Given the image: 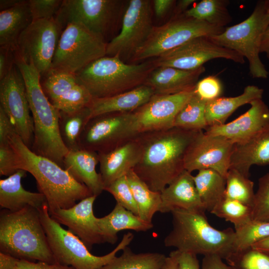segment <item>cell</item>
Here are the masks:
<instances>
[{
	"label": "cell",
	"mask_w": 269,
	"mask_h": 269,
	"mask_svg": "<svg viewBox=\"0 0 269 269\" xmlns=\"http://www.w3.org/2000/svg\"><path fill=\"white\" fill-rule=\"evenodd\" d=\"M226 261L235 269H269V254L251 247L235 252Z\"/></svg>",
	"instance_id": "obj_41"
},
{
	"label": "cell",
	"mask_w": 269,
	"mask_h": 269,
	"mask_svg": "<svg viewBox=\"0 0 269 269\" xmlns=\"http://www.w3.org/2000/svg\"><path fill=\"white\" fill-rule=\"evenodd\" d=\"M251 247L269 254V237L255 243Z\"/></svg>",
	"instance_id": "obj_56"
},
{
	"label": "cell",
	"mask_w": 269,
	"mask_h": 269,
	"mask_svg": "<svg viewBox=\"0 0 269 269\" xmlns=\"http://www.w3.org/2000/svg\"><path fill=\"white\" fill-rule=\"evenodd\" d=\"M15 64V51L0 47V80L8 74Z\"/></svg>",
	"instance_id": "obj_49"
},
{
	"label": "cell",
	"mask_w": 269,
	"mask_h": 269,
	"mask_svg": "<svg viewBox=\"0 0 269 269\" xmlns=\"http://www.w3.org/2000/svg\"><path fill=\"white\" fill-rule=\"evenodd\" d=\"M152 1L131 0L124 13L120 33L108 42L106 56L131 58L145 42L153 27Z\"/></svg>",
	"instance_id": "obj_14"
},
{
	"label": "cell",
	"mask_w": 269,
	"mask_h": 269,
	"mask_svg": "<svg viewBox=\"0 0 269 269\" xmlns=\"http://www.w3.org/2000/svg\"><path fill=\"white\" fill-rule=\"evenodd\" d=\"M269 164V126L248 139L234 144L230 168L249 177L253 165L264 166Z\"/></svg>",
	"instance_id": "obj_24"
},
{
	"label": "cell",
	"mask_w": 269,
	"mask_h": 269,
	"mask_svg": "<svg viewBox=\"0 0 269 269\" xmlns=\"http://www.w3.org/2000/svg\"><path fill=\"white\" fill-rule=\"evenodd\" d=\"M193 179L205 209L211 212L225 198L226 178L215 170L206 169L198 171Z\"/></svg>",
	"instance_id": "obj_32"
},
{
	"label": "cell",
	"mask_w": 269,
	"mask_h": 269,
	"mask_svg": "<svg viewBox=\"0 0 269 269\" xmlns=\"http://www.w3.org/2000/svg\"><path fill=\"white\" fill-rule=\"evenodd\" d=\"M97 196L91 195L67 209L49 211L50 216L60 225L77 236L90 250L93 246L104 243L93 213V204Z\"/></svg>",
	"instance_id": "obj_20"
},
{
	"label": "cell",
	"mask_w": 269,
	"mask_h": 269,
	"mask_svg": "<svg viewBox=\"0 0 269 269\" xmlns=\"http://www.w3.org/2000/svg\"><path fill=\"white\" fill-rule=\"evenodd\" d=\"M225 178V197L253 207L255 196L254 182L233 168L229 169Z\"/></svg>",
	"instance_id": "obj_38"
},
{
	"label": "cell",
	"mask_w": 269,
	"mask_h": 269,
	"mask_svg": "<svg viewBox=\"0 0 269 269\" xmlns=\"http://www.w3.org/2000/svg\"><path fill=\"white\" fill-rule=\"evenodd\" d=\"M137 135L109 151L98 153L99 173L105 188L126 175L137 163L141 154Z\"/></svg>",
	"instance_id": "obj_22"
},
{
	"label": "cell",
	"mask_w": 269,
	"mask_h": 269,
	"mask_svg": "<svg viewBox=\"0 0 269 269\" xmlns=\"http://www.w3.org/2000/svg\"><path fill=\"white\" fill-rule=\"evenodd\" d=\"M194 0H180L176 2L175 5L173 16H177L184 13L188 9L187 8L192 3L195 2Z\"/></svg>",
	"instance_id": "obj_53"
},
{
	"label": "cell",
	"mask_w": 269,
	"mask_h": 269,
	"mask_svg": "<svg viewBox=\"0 0 269 269\" xmlns=\"http://www.w3.org/2000/svg\"><path fill=\"white\" fill-rule=\"evenodd\" d=\"M269 26V8L265 0L259 1L247 19L228 27L220 34L208 36L216 44L246 57L253 78H267L269 72L259 56L264 33Z\"/></svg>",
	"instance_id": "obj_8"
},
{
	"label": "cell",
	"mask_w": 269,
	"mask_h": 269,
	"mask_svg": "<svg viewBox=\"0 0 269 269\" xmlns=\"http://www.w3.org/2000/svg\"><path fill=\"white\" fill-rule=\"evenodd\" d=\"M171 213L172 228L164 239L165 247L196 255H216L226 261L235 252L232 228H214L204 211L175 209Z\"/></svg>",
	"instance_id": "obj_3"
},
{
	"label": "cell",
	"mask_w": 269,
	"mask_h": 269,
	"mask_svg": "<svg viewBox=\"0 0 269 269\" xmlns=\"http://www.w3.org/2000/svg\"><path fill=\"white\" fill-rule=\"evenodd\" d=\"M159 212H171L175 209L205 212L197 191L193 176L184 170L161 192Z\"/></svg>",
	"instance_id": "obj_23"
},
{
	"label": "cell",
	"mask_w": 269,
	"mask_h": 269,
	"mask_svg": "<svg viewBox=\"0 0 269 269\" xmlns=\"http://www.w3.org/2000/svg\"><path fill=\"white\" fill-rule=\"evenodd\" d=\"M201 269H235L230 265L223 262V259L216 255L204 256L202 261Z\"/></svg>",
	"instance_id": "obj_51"
},
{
	"label": "cell",
	"mask_w": 269,
	"mask_h": 269,
	"mask_svg": "<svg viewBox=\"0 0 269 269\" xmlns=\"http://www.w3.org/2000/svg\"><path fill=\"white\" fill-rule=\"evenodd\" d=\"M97 221L104 242L111 244L116 243L117 234L121 231L132 230L145 232L153 226L152 223L142 220L117 203L109 214L98 218Z\"/></svg>",
	"instance_id": "obj_29"
},
{
	"label": "cell",
	"mask_w": 269,
	"mask_h": 269,
	"mask_svg": "<svg viewBox=\"0 0 269 269\" xmlns=\"http://www.w3.org/2000/svg\"><path fill=\"white\" fill-rule=\"evenodd\" d=\"M122 3L118 0H63L55 18L63 30L69 23H79L106 41L117 26Z\"/></svg>",
	"instance_id": "obj_11"
},
{
	"label": "cell",
	"mask_w": 269,
	"mask_h": 269,
	"mask_svg": "<svg viewBox=\"0 0 269 269\" xmlns=\"http://www.w3.org/2000/svg\"><path fill=\"white\" fill-rule=\"evenodd\" d=\"M224 29L184 14L174 16L161 26H153L147 40L132 56L131 60L136 62L155 58L193 38L220 34Z\"/></svg>",
	"instance_id": "obj_10"
},
{
	"label": "cell",
	"mask_w": 269,
	"mask_h": 269,
	"mask_svg": "<svg viewBox=\"0 0 269 269\" xmlns=\"http://www.w3.org/2000/svg\"><path fill=\"white\" fill-rule=\"evenodd\" d=\"M21 0H0V11L9 9L14 6Z\"/></svg>",
	"instance_id": "obj_57"
},
{
	"label": "cell",
	"mask_w": 269,
	"mask_h": 269,
	"mask_svg": "<svg viewBox=\"0 0 269 269\" xmlns=\"http://www.w3.org/2000/svg\"><path fill=\"white\" fill-rule=\"evenodd\" d=\"M16 170L15 154L9 143L0 145V174L9 176Z\"/></svg>",
	"instance_id": "obj_47"
},
{
	"label": "cell",
	"mask_w": 269,
	"mask_h": 269,
	"mask_svg": "<svg viewBox=\"0 0 269 269\" xmlns=\"http://www.w3.org/2000/svg\"><path fill=\"white\" fill-rule=\"evenodd\" d=\"M264 90L255 85L246 86L243 93L233 97H219L208 102L205 118L208 127L225 124L227 119L239 107L262 99ZM207 127V128H208Z\"/></svg>",
	"instance_id": "obj_31"
},
{
	"label": "cell",
	"mask_w": 269,
	"mask_h": 269,
	"mask_svg": "<svg viewBox=\"0 0 269 269\" xmlns=\"http://www.w3.org/2000/svg\"><path fill=\"white\" fill-rule=\"evenodd\" d=\"M0 269H74L59 264L18 259L0 253Z\"/></svg>",
	"instance_id": "obj_44"
},
{
	"label": "cell",
	"mask_w": 269,
	"mask_h": 269,
	"mask_svg": "<svg viewBox=\"0 0 269 269\" xmlns=\"http://www.w3.org/2000/svg\"><path fill=\"white\" fill-rule=\"evenodd\" d=\"M138 134L133 112L103 114L91 118L80 138L81 149L109 151Z\"/></svg>",
	"instance_id": "obj_13"
},
{
	"label": "cell",
	"mask_w": 269,
	"mask_h": 269,
	"mask_svg": "<svg viewBox=\"0 0 269 269\" xmlns=\"http://www.w3.org/2000/svg\"><path fill=\"white\" fill-rule=\"evenodd\" d=\"M41 86L51 104L60 112L72 113L91 104L93 97L75 74L50 70Z\"/></svg>",
	"instance_id": "obj_19"
},
{
	"label": "cell",
	"mask_w": 269,
	"mask_h": 269,
	"mask_svg": "<svg viewBox=\"0 0 269 269\" xmlns=\"http://www.w3.org/2000/svg\"><path fill=\"white\" fill-rule=\"evenodd\" d=\"M260 52H265L269 59V26L263 34L261 42Z\"/></svg>",
	"instance_id": "obj_55"
},
{
	"label": "cell",
	"mask_w": 269,
	"mask_h": 269,
	"mask_svg": "<svg viewBox=\"0 0 269 269\" xmlns=\"http://www.w3.org/2000/svg\"><path fill=\"white\" fill-rule=\"evenodd\" d=\"M154 94L151 87L143 84L111 97L93 98L89 106L91 118L106 113L134 112L147 102Z\"/></svg>",
	"instance_id": "obj_28"
},
{
	"label": "cell",
	"mask_w": 269,
	"mask_h": 269,
	"mask_svg": "<svg viewBox=\"0 0 269 269\" xmlns=\"http://www.w3.org/2000/svg\"><path fill=\"white\" fill-rule=\"evenodd\" d=\"M235 231L236 252L250 248L255 243L269 237V222L252 220Z\"/></svg>",
	"instance_id": "obj_40"
},
{
	"label": "cell",
	"mask_w": 269,
	"mask_h": 269,
	"mask_svg": "<svg viewBox=\"0 0 269 269\" xmlns=\"http://www.w3.org/2000/svg\"><path fill=\"white\" fill-rule=\"evenodd\" d=\"M159 269H179L176 258L170 253Z\"/></svg>",
	"instance_id": "obj_54"
},
{
	"label": "cell",
	"mask_w": 269,
	"mask_h": 269,
	"mask_svg": "<svg viewBox=\"0 0 269 269\" xmlns=\"http://www.w3.org/2000/svg\"><path fill=\"white\" fill-rule=\"evenodd\" d=\"M266 4L267 6V7L269 8V0H265Z\"/></svg>",
	"instance_id": "obj_58"
},
{
	"label": "cell",
	"mask_w": 269,
	"mask_h": 269,
	"mask_svg": "<svg viewBox=\"0 0 269 269\" xmlns=\"http://www.w3.org/2000/svg\"><path fill=\"white\" fill-rule=\"evenodd\" d=\"M126 176L137 205L139 217L151 223L154 214L159 210L160 192L151 190L133 169L131 170Z\"/></svg>",
	"instance_id": "obj_34"
},
{
	"label": "cell",
	"mask_w": 269,
	"mask_h": 269,
	"mask_svg": "<svg viewBox=\"0 0 269 269\" xmlns=\"http://www.w3.org/2000/svg\"><path fill=\"white\" fill-rule=\"evenodd\" d=\"M33 19L28 0H23L14 6L0 12V47L15 51L23 31Z\"/></svg>",
	"instance_id": "obj_30"
},
{
	"label": "cell",
	"mask_w": 269,
	"mask_h": 269,
	"mask_svg": "<svg viewBox=\"0 0 269 269\" xmlns=\"http://www.w3.org/2000/svg\"><path fill=\"white\" fill-rule=\"evenodd\" d=\"M14 132H16L11 121L0 107V145L8 144L9 136Z\"/></svg>",
	"instance_id": "obj_50"
},
{
	"label": "cell",
	"mask_w": 269,
	"mask_h": 269,
	"mask_svg": "<svg viewBox=\"0 0 269 269\" xmlns=\"http://www.w3.org/2000/svg\"><path fill=\"white\" fill-rule=\"evenodd\" d=\"M99 163L97 152L81 149L68 151L64 158L63 168L97 197L105 189L101 175L96 170Z\"/></svg>",
	"instance_id": "obj_27"
},
{
	"label": "cell",
	"mask_w": 269,
	"mask_h": 269,
	"mask_svg": "<svg viewBox=\"0 0 269 269\" xmlns=\"http://www.w3.org/2000/svg\"><path fill=\"white\" fill-rule=\"evenodd\" d=\"M198 132L173 127L138 134L141 154L134 171L151 190L161 192L185 170L186 152Z\"/></svg>",
	"instance_id": "obj_1"
},
{
	"label": "cell",
	"mask_w": 269,
	"mask_h": 269,
	"mask_svg": "<svg viewBox=\"0 0 269 269\" xmlns=\"http://www.w3.org/2000/svg\"><path fill=\"white\" fill-rule=\"evenodd\" d=\"M229 2L226 0H202L184 14L214 26L224 28L232 20L227 8Z\"/></svg>",
	"instance_id": "obj_36"
},
{
	"label": "cell",
	"mask_w": 269,
	"mask_h": 269,
	"mask_svg": "<svg viewBox=\"0 0 269 269\" xmlns=\"http://www.w3.org/2000/svg\"><path fill=\"white\" fill-rule=\"evenodd\" d=\"M0 253L32 262L56 263L37 209L0 213Z\"/></svg>",
	"instance_id": "obj_5"
},
{
	"label": "cell",
	"mask_w": 269,
	"mask_h": 269,
	"mask_svg": "<svg viewBox=\"0 0 269 269\" xmlns=\"http://www.w3.org/2000/svg\"><path fill=\"white\" fill-rule=\"evenodd\" d=\"M15 64L24 80L33 122L34 138L31 150L63 168L64 158L68 150L60 135V111L51 104L43 92L41 76L37 69L32 65L16 58Z\"/></svg>",
	"instance_id": "obj_4"
},
{
	"label": "cell",
	"mask_w": 269,
	"mask_h": 269,
	"mask_svg": "<svg viewBox=\"0 0 269 269\" xmlns=\"http://www.w3.org/2000/svg\"><path fill=\"white\" fill-rule=\"evenodd\" d=\"M225 58L243 64L244 57L236 51L221 47L208 36H199L153 59L155 67H171L183 70H194L208 61Z\"/></svg>",
	"instance_id": "obj_16"
},
{
	"label": "cell",
	"mask_w": 269,
	"mask_h": 269,
	"mask_svg": "<svg viewBox=\"0 0 269 269\" xmlns=\"http://www.w3.org/2000/svg\"><path fill=\"white\" fill-rule=\"evenodd\" d=\"M222 91L221 81L214 76L206 77L198 81L194 88L195 94L207 102L220 97Z\"/></svg>",
	"instance_id": "obj_46"
},
{
	"label": "cell",
	"mask_w": 269,
	"mask_h": 269,
	"mask_svg": "<svg viewBox=\"0 0 269 269\" xmlns=\"http://www.w3.org/2000/svg\"><path fill=\"white\" fill-rule=\"evenodd\" d=\"M0 107L11 121L24 143L31 148L34 125L24 79L16 64L0 80Z\"/></svg>",
	"instance_id": "obj_15"
},
{
	"label": "cell",
	"mask_w": 269,
	"mask_h": 269,
	"mask_svg": "<svg viewBox=\"0 0 269 269\" xmlns=\"http://www.w3.org/2000/svg\"><path fill=\"white\" fill-rule=\"evenodd\" d=\"M107 43L83 25L69 23L60 37L51 70L75 74L106 56Z\"/></svg>",
	"instance_id": "obj_9"
},
{
	"label": "cell",
	"mask_w": 269,
	"mask_h": 269,
	"mask_svg": "<svg viewBox=\"0 0 269 269\" xmlns=\"http://www.w3.org/2000/svg\"><path fill=\"white\" fill-rule=\"evenodd\" d=\"M210 213L232 223L235 230L253 220L252 207L226 197L218 203Z\"/></svg>",
	"instance_id": "obj_39"
},
{
	"label": "cell",
	"mask_w": 269,
	"mask_h": 269,
	"mask_svg": "<svg viewBox=\"0 0 269 269\" xmlns=\"http://www.w3.org/2000/svg\"><path fill=\"white\" fill-rule=\"evenodd\" d=\"M166 258L158 253L136 254L127 246L120 256H116L99 269H159Z\"/></svg>",
	"instance_id": "obj_35"
},
{
	"label": "cell",
	"mask_w": 269,
	"mask_h": 269,
	"mask_svg": "<svg viewBox=\"0 0 269 269\" xmlns=\"http://www.w3.org/2000/svg\"><path fill=\"white\" fill-rule=\"evenodd\" d=\"M170 253L176 258L179 269H201L196 255L177 250Z\"/></svg>",
	"instance_id": "obj_48"
},
{
	"label": "cell",
	"mask_w": 269,
	"mask_h": 269,
	"mask_svg": "<svg viewBox=\"0 0 269 269\" xmlns=\"http://www.w3.org/2000/svg\"><path fill=\"white\" fill-rule=\"evenodd\" d=\"M155 68L153 60L127 64L118 56H105L95 60L75 75L93 98H103L144 84Z\"/></svg>",
	"instance_id": "obj_6"
},
{
	"label": "cell",
	"mask_w": 269,
	"mask_h": 269,
	"mask_svg": "<svg viewBox=\"0 0 269 269\" xmlns=\"http://www.w3.org/2000/svg\"><path fill=\"white\" fill-rule=\"evenodd\" d=\"M207 103L194 92L177 114L174 127L196 131L205 130L208 127L205 118Z\"/></svg>",
	"instance_id": "obj_37"
},
{
	"label": "cell",
	"mask_w": 269,
	"mask_h": 269,
	"mask_svg": "<svg viewBox=\"0 0 269 269\" xmlns=\"http://www.w3.org/2000/svg\"><path fill=\"white\" fill-rule=\"evenodd\" d=\"M234 144L225 137L198 131L186 152L184 169L191 173L211 169L226 178Z\"/></svg>",
	"instance_id": "obj_17"
},
{
	"label": "cell",
	"mask_w": 269,
	"mask_h": 269,
	"mask_svg": "<svg viewBox=\"0 0 269 269\" xmlns=\"http://www.w3.org/2000/svg\"><path fill=\"white\" fill-rule=\"evenodd\" d=\"M251 108L234 121L219 126L208 127L207 134L220 135L235 143L243 142L269 126V109L262 100L252 101Z\"/></svg>",
	"instance_id": "obj_21"
},
{
	"label": "cell",
	"mask_w": 269,
	"mask_h": 269,
	"mask_svg": "<svg viewBox=\"0 0 269 269\" xmlns=\"http://www.w3.org/2000/svg\"><path fill=\"white\" fill-rule=\"evenodd\" d=\"M252 209L253 220L269 222V173L259 179Z\"/></svg>",
	"instance_id": "obj_43"
},
{
	"label": "cell",
	"mask_w": 269,
	"mask_h": 269,
	"mask_svg": "<svg viewBox=\"0 0 269 269\" xmlns=\"http://www.w3.org/2000/svg\"><path fill=\"white\" fill-rule=\"evenodd\" d=\"M9 142L15 154L16 170H24L35 178L39 192L46 198L49 211L70 208L76 201L93 195L62 167L33 152L16 132L9 136Z\"/></svg>",
	"instance_id": "obj_2"
},
{
	"label": "cell",
	"mask_w": 269,
	"mask_h": 269,
	"mask_svg": "<svg viewBox=\"0 0 269 269\" xmlns=\"http://www.w3.org/2000/svg\"><path fill=\"white\" fill-rule=\"evenodd\" d=\"M33 20L54 18L59 11L63 0H29Z\"/></svg>",
	"instance_id": "obj_45"
},
{
	"label": "cell",
	"mask_w": 269,
	"mask_h": 269,
	"mask_svg": "<svg viewBox=\"0 0 269 269\" xmlns=\"http://www.w3.org/2000/svg\"><path fill=\"white\" fill-rule=\"evenodd\" d=\"M26 172L18 169L7 178L0 180L1 208L16 212L29 206L38 209L47 204L43 194L39 192H30L23 187L21 179Z\"/></svg>",
	"instance_id": "obj_26"
},
{
	"label": "cell",
	"mask_w": 269,
	"mask_h": 269,
	"mask_svg": "<svg viewBox=\"0 0 269 269\" xmlns=\"http://www.w3.org/2000/svg\"><path fill=\"white\" fill-rule=\"evenodd\" d=\"M194 88L174 94H154L147 102L133 112L136 133L173 128L177 114L194 94Z\"/></svg>",
	"instance_id": "obj_18"
},
{
	"label": "cell",
	"mask_w": 269,
	"mask_h": 269,
	"mask_svg": "<svg viewBox=\"0 0 269 269\" xmlns=\"http://www.w3.org/2000/svg\"><path fill=\"white\" fill-rule=\"evenodd\" d=\"M48 244L56 263L74 269H99L128 246L134 238L131 232L125 234L110 253L97 256L92 254L84 243L69 230L62 228L50 215L47 204L38 209Z\"/></svg>",
	"instance_id": "obj_7"
},
{
	"label": "cell",
	"mask_w": 269,
	"mask_h": 269,
	"mask_svg": "<svg viewBox=\"0 0 269 269\" xmlns=\"http://www.w3.org/2000/svg\"><path fill=\"white\" fill-rule=\"evenodd\" d=\"M205 71L203 66L190 71L158 67L150 72L144 84L151 87L154 94L179 93L194 88L199 77Z\"/></svg>",
	"instance_id": "obj_25"
},
{
	"label": "cell",
	"mask_w": 269,
	"mask_h": 269,
	"mask_svg": "<svg viewBox=\"0 0 269 269\" xmlns=\"http://www.w3.org/2000/svg\"><path fill=\"white\" fill-rule=\"evenodd\" d=\"M91 118L89 106L72 113L60 111L59 121L61 138L68 151L81 149L80 138L88 122Z\"/></svg>",
	"instance_id": "obj_33"
},
{
	"label": "cell",
	"mask_w": 269,
	"mask_h": 269,
	"mask_svg": "<svg viewBox=\"0 0 269 269\" xmlns=\"http://www.w3.org/2000/svg\"><path fill=\"white\" fill-rule=\"evenodd\" d=\"M153 11L157 18L165 16L176 3L173 0H154L152 1Z\"/></svg>",
	"instance_id": "obj_52"
},
{
	"label": "cell",
	"mask_w": 269,
	"mask_h": 269,
	"mask_svg": "<svg viewBox=\"0 0 269 269\" xmlns=\"http://www.w3.org/2000/svg\"><path fill=\"white\" fill-rule=\"evenodd\" d=\"M111 194L117 203L139 216V210L126 176H122L105 188Z\"/></svg>",
	"instance_id": "obj_42"
},
{
	"label": "cell",
	"mask_w": 269,
	"mask_h": 269,
	"mask_svg": "<svg viewBox=\"0 0 269 269\" xmlns=\"http://www.w3.org/2000/svg\"><path fill=\"white\" fill-rule=\"evenodd\" d=\"M63 29L54 18L33 20L18 39L15 58L32 65L41 76L51 70Z\"/></svg>",
	"instance_id": "obj_12"
}]
</instances>
